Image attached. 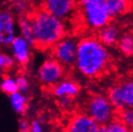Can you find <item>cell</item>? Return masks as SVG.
<instances>
[{
	"label": "cell",
	"mask_w": 133,
	"mask_h": 132,
	"mask_svg": "<svg viewBox=\"0 0 133 132\" xmlns=\"http://www.w3.org/2000/svg\"><path fill=\"white\" fill-rule=\"evenodd\" d=\"M28 132H43V126H42L40 121H38V120L32 121V122H31V127Z\"/></svg>",
	"instance_id": "25"
},
{
	"label": "cell",
	"mask_w": 133,
	"mask_h": 132,
	"mask_svg": "<svg viewBox=\"0 0 133 132\" xmlns=\"http://www.w3.org/2000/svg\"><path fill=\"white\" fill-rule=\"evenodd\" d=\"M42 8L64 21L70 20L78 14L77 0H41Z\"/></svg>",
	"instance_id": "7"
},
{
	"label": "cell",
	"mask_w": 133,
	"mask_h": 132,
	"mask_svg": "<svg viewBox=\"0 0 133 132\" xmlns=\"http://www.w3.org/2000/svg\"><path fill=\"white\" fill-rule=\"evenodd\" d=\"M1 90H2V92L9 96L17 92L18 89H17V79L12 76H4L2 82H1Z\"/></svg>",
	"instance_id": "20"
},
{
	"label": "cell",
	"mask_w": 133,
	"mask_h": 132,
	"mask_svg": "<svg viewBox=\"0 0 133 132\" xmlns=\"http://www.w3.org/2000/svg\"><path fill=\"white\" fill-rule=\"evenodd\" d=\"M33 26L35 47L41 50L51 49L66 36V23L59 17L44 10L38 9L29 14Z\"/></svg>",
	"instance_id": "2"
},
{
	"label": "cell",
	"mask_w": 133,
	"mask_h": 132,
	"mask_svg": "<svg viewBox=\"0 0 133 132\" xmlns=\"http://www.w3.org/2000/svg\"><path fill=\"white\" fill-rule=\"evenodd\" d=\"M97 132H108V129H107L106 126H99L98 127V130Z\"/></svg>",
	"instance_id": "27"
},
{
	"label": "cell",
	"mask_w": 133,
	"mask_h": 132,
	"mask_svg": "<svg viewBox=\"0 0 133 132\" xmlns=\"http://www.w3.org/2000/svg\"><path fill=\"white\" fill-rule=\"evenodd\" d=\"M108 132H133V130L123 124L120 120L113 119L110 122L106 124Z\"/></svg>",
	"instance_id": "21"
},
{
	"label": "cell",
	"mask_w": 133,
	"mask_h": 132,
	"mask_svg": "<svg viewBox=\"0 0 133 132\" xmlns=\"http://www.w3.org/2000/svg\"><path fill=\"white\" fill-rule=\"evenodd\" d=\"M17 27L19 30V33L22 38L30 43L31 46H35V40H34V34H33V26H32V21L28 15H24L19 17L17 20Z\"/></svg>",
	"instance_id": "14"
},
{
	"label": "cell",
	"mask_w": 133,
	"mask_h": 132,
	"mask_svg": "<svg viewBox=\"0 0 133 132\" xmlns=\"http://www.w3.org/2000/svg\"><path fill=\"white\" fill-rule=\"evenodd\" d=\"M17 63L15 58L13 57V55L11 56L7 53H1L0 55V67L2 70H10L14 68L15 64Z\"/></svg>",
	"instance_id": "22"
},
{
	"label": "cell",
	"mask_w": 133,
	"mask_h": 132,
	"mask_svg": "<svg viewBox=\"0 0 133 132\" xmlns=\"http://www.w3.org/2000/svg\"><path fill=\"white\" fill-rule=\"evenodd\" d=\"M115 109L107 95H93L88 98L86 103V113L99 126H106L114 119Z\"/></svg>",
	"instance_id": "4"
},
{
	"label": "cell",
	"mask_w": 133,
	"mask_h": 132,
	"mask_svg": "<svg viewBox=\"0 0 133 132\" xmlns=\"http://www.w3.org/2000/svg\"><path fill=\"white\" fill-rule=\"evenodd\" d=\"M10 103L12 106V109L19 115H22L26 112L27 106H28V100L25 96V94L23 93L17 92L14 93L12 95H10Z\"/></svg>",
	"instance_id": "15"
},
{
	"label": "cell",
	"mask_w": 133,
	"mask_h": 132,
	"mask_svg": "<svg viewBox=\"0 0 133 132\" xmlns=\"http://www.w3.org/2000/svg\"><path fill=\"white\" fill-rule=\"evenodd\" d=\"M97 39L107 47L114 46L118 44L119 39L121 37L120 30L116 24L110 22L97 31Z\"/></svg>",
	"instance_id": "11"
},
{
	"label": "cell",
	"mask_w": 133,
	"mask_h": 132,
	"mask_svg": "<svg viewBox=\"0 0 133 132\" xmlns=\"http://www.w3.org/2000/svg\"><path fill=\"white\" fill-rule=\"evenodd\" d=\"M99 124L87 113H76L70 118L66 132H97Z\"/></svg>",
	"instance_id": "8"
},
{
	"label": "cell",
	"mask_w": 133,
	"mask_h": 132,
	"mask_svg": "<svg viewBox=\"0 0 133 132\" xmlns=\"http://www.w3.org/2000/svg\"><path fill=\"white\" fill-rule=\"evenodd\" d=\"M117 119L120 120L123 124H125L127 127L133 130V108L124 107L118 110Z\"/></svg>",
	"instance_id": "18"
},
{
	"label": "cell",
	"mask_w": 133,
	"mask_h": 132,
	"mask_svg": "<svg viewBox=\"0 0 133 132\" xmlns=\"http://www.w3.org/2000/svg\"><path fill=\"white\" fill-rule=\"evenodd\" d=\"M66 67L54 57L44 60L38 68L36 76L41 85L50 88L63 79Z\"/></svg>",
	"instance_id": "5"
},
{
	"label": "cell",
	"mask_w": 133,
	"mask_h": 132,
	"mask_svg": "<svg viewBox=\"0 0 133 132\" xmlns=\"http://www.w3.org/2000/svg\"><path fill=\"white\" fill-rule=\"evenodd\" d=\"M79 86L75 81L66 78V79H62L61 81H59L53 87L52 94L56 98L60 96H70V97L74 98L79 94Z\"/></svg>",
	"instance_id": "12"
},
{
	"label": "cell",
	"mask_w": 133,
	"mask_h": 132,
	"mask_svg": "<svg viewBox=\"0 0 133 132\" xmlns=\"http://www.w3.org/2000/svg\"><path fill=\"white\" fill-rule=\"evenodd\" d=\"M110 65V53L107 46L97 37L87 36L78 42L75 68L85 78H97L106 72Z\"/></svg>",
	"instance_id": "1"
},
{
	"label": "cell",
	"mask_w": 133,
	"mask_h": 132,
	"mask_svg": "<svg viewBox=\"0 0 133 132\" xmlns=\"http://www.w3.org/2000/svg\"><path fill=\"white\" fill-rule=\"evenodd\" d=\"M106 5L112 19L123 17L132 10V0H106Z\"/></svg>",
	"instance_id": "13"
},
{
	"label": "cell",
	"mask_w": 133,
	"mask_h": 132,
	"mask_svg": "<svg viewBox=\"0 0 133 132\" xmlns=\"http://www.w3.org/2000/svg\"><path fill=\"white\" fill-rule=\"evenodd\" d=\"M124 107L133 108V79L129 78L119 84Z\"/></svg>",
	"instance_id": "16"
},
{
	"label": "cell",
	"mask_w": 133,
	"mask_h": 132,
	"mask_svg": "<svg viewBox=\"0 0 133 132\" xmlns=\"http://www.w3.org/2000/svg\"><path fill=\"white\" fill-rule=\"evenodd\" d=\"M118 47L124 56H133V34L131 32H125L121 35L118 42Z\"/></svg>",
	"instance_id": "17"
},
{
	"label": "cell",
	"mask_w": 133,
	"mask_h": 132,
	"mask_svg": "<svg viewBox=\"0 0 133 132\" xmlns=\"http://www.w3.org/2000/svg\"><path fill=\"white\" fill-rule=\"evenodd\" d=\"M16 37L15 15L11 11H3L0 15V43L3 46H10Z\"/></svg>",
	"instance_id": "9"
},
{
	"label": "cell",
	"mask_w": 133,
	"mask_h": 132,
	"mask_svg": "<svg viewBox=\"0 0 133 132\" xmlns=\"http://www.w3.org/2000/svg\"><path fill=\"white\" fill-rule=\"evenodd\" d=\"M31 127V123L27 120H20L18 122V130L19 132H28Z\"/></svg>",
	"instance_id": "26"
},
{
	"label": "cell",
	"mask_w": 133,
	"mask_h": 132,
	"mask_svg": "<svg viewBox=\"0 0 133 132\" xmlns=\"http://www.w3.org/2000/svg\"><path fill=\"white\" fill-rule=\"evenodd\" d=\"M12 55L16 62L20 66H26L30 62L31 52L30 48L32 46L24 38L21 36H17L14 42L11 43Z\"/></svg>",
	"instance_id": "10"
},
{
	"label": "cell",
	"mask_w": 133,
	"mask_h": 132,
	"mask_svg": "<svg viewBox=\"0 0 133 132\" xmlns=\"http://www.w3.org/2000/svg\"><path fill=\"white\" fill-rule=\"evenodd\" d=\"M78 42L74 37L66 36L51 48V54L62 65L70 68L75 66Z\"/></svg>",
	"instance_id": "6"
},
{
	"label": "cell",
	"mask_w": 133,
	"mask_h": 132,
	"mask_svg": "<svg viewBox=\"0 0 133 132\" xmlns=\"http://www.w3.org/2000/svg\"><path fill=\"white\" fill-rule=\"evenodd\" d=\"M29 1L28 0H13L11 5V12L18 17L27 15L29 10Z\"/></svg>",
	"instance_id": "19"
},
{
	"label": "cell",
	"mask_w": 133,
	"mask_h": 132,
	"mask_svg": "<svg viewBox=\"0 0 133 132\" xmlns=\"http://www.w3.org/2000/svg\"><path fill=\"white\" fill-rule=\"evenodd\" d=\"M78 14L89 29L98 31L111 22L106 0H77Z\"/></svg>",
	"instance_id": "3"
},
{
	"label": "cell",
	"mask_w": 133,
	"mask_h": 132,
	"mask_svg": "<svg viewBox=\"0 0 133 132\" xmlns=\"http://www.w3.org/2000/svg\"><path fill=\"white\" fill-rule=\"evenodd\" d=\"M16 79H17V89H18V91L21 93H23V94H26V93L29 91V88H30V83H29L28 79H27L24 75L17 76Z\"/></svg>",
	"instance_id": "23"
},
{
	"label": "cell",
	"mask_w": 133,
	"mask_h": 132,
	"mask_svg": "<svg viewBox=\"0 0 133 132\" xmlns=\"http://www.w3.org/2000/svg\"><path fill=\"white\" fill-rule=\"evenodd\" d=\"M11 1H13V0H11Z\"/></svg>",
	"instance_id": "28"
},
{
	"label": "cell",
	"mask_w": 133,
	"mask_h": 132,
	"mask_svg": "<svg viewBox=\"0 0 133 132\" xmlns=\"http://www.w3.org/2000/svg\"><path fill=\"white\" fill-rule=\"evenodd\" d=\"M57 103L59 107L66 110L72 106L73 98L70 96H60V97H57Z\"/></svg>",
	"instance_id": "24"
}]
</instances>
